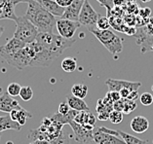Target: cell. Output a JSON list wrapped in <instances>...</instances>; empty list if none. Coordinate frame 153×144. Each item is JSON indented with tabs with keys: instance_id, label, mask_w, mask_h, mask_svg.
<instances>
[{
	"instance_id": "obj_1",
	"label": "cell",
	"mask_w": 153,
	"mask_h": 144,
	"mask_svg": "<svg viewBox=\"0 0 153 144\" xmlns=\"http://www.w3.org/2000/svg\"><path fill=\"white\" fill-rule=\"evenodd\" d=\"M25 16L35 25L39 32L53 33V29L57 24V19L46 9H44L37 1L28 3Z\"/></svg>"
},
{
	"instance_id": "obj_2",
	"label": "cell",
	"mask_w": 153,
	"mask_h": 144,
	"mask_svg": "<svg viewBox=\"0 0 153 144\" xmlns=\"http://www.w3.org/2000/svg\"><path fill=\"white\" fill-rule=\"evenodd\" d=\"M36 41L43 47H45L57 60L66 49H69L74 45V43L76 42V38L73 37L71 39H66L62 37L61 35H56L54 33L39 32Z\"/></svg>"
},
{
	"instance_id": "obj_3",
	"label": "cell",
	"mask_w": 153,
	"mask_h": 144,
	"mask_svg": "<svg viewBox=\"0 0 153 144\" xmlns=\"http://www.w3.org/2000/svg\"><path fill=\"white\" fill-rule=\"evenodd\" d=\"M88 30L96 36V38L105 47V49L112 54L113 56H118L123 51V39L114 33L111 29L100 30L96 27H88Z\"/></svg>"
},
{
	"instance_id": "obj_4",
	"label": "cell",
	"mask_w": 153,
	"mask_h": 144,
	"mask_svg": "<svg viewBox=\"0 0 153 144\" xmlns=\"http://www.w3.org/2000/svg\"><path fill=\"white\" fill-rule=\"evenodd\" d=\"M15 23L17 25L14 33V37L22 40L25 44H29L35 41L39 31L35 25L27 19V17H18Z\"/></svg>"
},
{
	"instance_id": "obj_5",
	"label": "cell",
	"mask_w": 153,
	"mask_h": 144,
	"mask_svg": "<svg viewBox=\"0 0 153 144\" xmlns=\"http://www.w3.org/2000/svg\"><path fill=\"white\" fill-rule=\"evenodd\" d=\"M33 56H34V53H33L31 45L30 44H27L25 48L18 51L17 53L6 56L3 58L6 61L7 64L12 65L13 67L19 70H23L27 66H30L33 60Z\"/></svg>"
},
{
	"instance_id": "obj_6",
	"label": "cell",
	"mask_w": 153,
	"mask_h": 144,
	"mask_svg": "<svg viewBox=\"0 0 153 144\" xmlns=\"http://www.w3.org/2000/svg\"><path fill=\"white\" fill-rule=\"evenodd\" d=\"M29 44L31 45L33 53H34L33 60L30 64L31 67H47L56 60L53 55L36 40Z\"/></svg>"
},
{
	"instance_id": "obj_7",
	"label": "cell",
	"mask_w": 153,
	"mask_h": 144,
	"mask_svg": "<svg viewBox=\"0 0 153 144\" xmlns=\"http://www.w3.org/2000/svg\"><path fill=\"white\" fill-rule=\"evenodd\" d=\"M68 125L71 127L74 132V137H75V140L78 143L90 144L94 142V139H93V130H94L95 126L80 125L74 121H71Z\"/></svg>"
},
{
	"instance_id": "obj_8",
	"label": "cell",
	"mask_w": 153,
	"mask_h": 144,
	"mask_svg": "<svg viewBox=\"0 0 153 144\" xmlns=\"http://www.w3.org/2000/svg\"><path fill=\"white\" fill-rule=\"evenodd\" d=\"M100 16V15L99 13H97L94 10V8L91 6L90 2L88 0H86L80 11L78 21L81 24V25H84V27H96L97 21H98Z\"/></svg>"
},
{
	"instance_id": "obj_9",
	"label": "cell",
	"mask_w": 153,
	"mask_h": 144,
	"mask_svg": "<svg viewBox=\"0 0 153 144\" xmlns=\"http://www.w3.org/2000/svg\"><path fill=\"white\" fill-rule=\"evenodd\" d=\"M81 27V24L78 21H70L65 19H59L57 20L56 27L59 35L66 39H71L74 37L77 29Z\"/></svg>"
},
{
	"instance_id": "obj_10",
	"label": "cell",
	"mask_w": 153,
	"mask_h": 144,
	"mask_svg": "<svg viewBox=\"0 0 153 144\" xmlns=\"http://www.w3.org/2000/svg\"><path fill=\"white\" fill-rule=\"evenodd\" d=\"M105 85L108 87V91L110 92H120L122 89H128L131 92H133V91H139V89L141 86V83L108 78L105 81Z\"/></svg>"
},
{
	"instance_id": "obj_11",
	"label": "cell",
	"mask_w": 153,
	"mask_h": 144,
	"mask_svg": "<svg viewBox=\"0 0 153 144\" xmlns=\"http://www.w3.org/2000/svg\"><path fill=\"white\" fill-rule=\"evenodd\" d=\"M93 139L96 144H126L119 136L106 134L100 130V127H95L93 130Z\"/></svg>"
},
{
	"instance_id": "obj_12",
	"label": "cell",
	"mask_w": 153,
	"mask_h": 144,
	"mask_svg": "<svg viewBox=\"0 0 153 144\" xmlns=\"http://www.w3.org/2000/svg\"><path fill=\"white\" fill-rule=\"evenodd\" d=\"M25 42H23L22 40L18 39L16 37H13L9 39L5 45H3L0 47V56L2 58H4L6 56H9V55H12L17 53L18 51L22 50L23 48L25 47Z\"/></svg>"
},
{
	"instance_id": "obj_13",
	"label": "cell",
	"mask_w": 153,
	"mask_h": 144,
	"mask_svg": "<svg viewBox=\"0 0 153 144\" xmlns=\"http://www.w3.org/2000/svg\"><path fill=\"white\" fill-rule=\"evenodd\" d=\"M15 6L13 0H0V21H16L18 17L15 13Z\"/></svg>"
},
{
	"instance_id": "obj_14",
	"label": "cell",
	"mask_w": 153,
	"mask_h": 144,
	"mask_svg": "<svg viewBox=\"0 0 153 144\" xmlns=\"http://www.w3.org/2000/svg\"><path fill=\"white\" fill-rule=\"evenodd\" d=\"M85 1L86 0H73L71 2V4L65 8L62 19L70 20V21H78L80 11Z\"/></svg>"
},
{
	"instance_id": "obj_15",
	"label": "cell",
	"mask_w": 153,
	"mask_h": 144,
	"mask_svg": "<svg viewBox=\"0 0 153 144\" xmlns=\"http://www.w3.org/2000/svg\"><path fill=\"white\" fill-rule=\"evenodd\" d=\"M137 37V44L140 46L141 53L146 52H153V36L146 34L143 29L141 28L139 30V33L135 34Z\"/></svg>"
},
{
	"instance_id": "obj_16",
	"label": "cell",
	"mask_w": 153,
	"mask_h": 144,
	"mask_svg": "<svg viewBox=\"0 0 153 144\" xmlns=\"http://www.w3.org/2000/svg\"><path fill=\"white\" fill-rule=\"evenodd\" d=\"M22 107L17 99H15L13 97L5 92L0 95V111L5 112V113H10L12 110L20 108Z\"/></svg>"
},
{
	"instance_id": "obj_17",
	"label": "cell",
	"mask_w": 153,
	"mask_h": 144,
	"mask_svg": "<svg viewBox=\"0 0 153 144\" xmlns=\"http://www.w3.org/2000/svg\"><path fill=\"white\" fill-rule=\"evenodd\" d=\"M36 1L38 2L44 9H46L48 12L51 13L55 17L62 18L63 13H65V8L61 7L55 0H36Z\"/></svg>"
},
{
	"instance_id": "obj_18",
	"label": "cell",
	"mask_w": 153,
	"mask_h": 144,
	"mask_svg": "<svg viewBox=\"0 0 153 144\" xmlns=\"http://www.w3.org/2000/svg\"><path fill=\"white\" fill-rule=\"evenodd\" d=\"M9 115L11 117V119L15 122H17L21 127H23V126L27 123V121L28 119H30V118H32L33 116L31 113H29L27 110L24 109L23 107L12 110V111L9 113Z\"/></svg>"
},
{
	"instance_id": "obj_19",
	"label": "cell",
	"mask_w": 153,
	"mask_h": 144,
	"mask_svg": "<svg viewBox=\"0 0 153 144\" xmlns=\"http://www.w3.org/2000/svg\"><path fill=\"white\" fill-rule=\"evenodd\" d=\"M131 128L136 134H143L149 128V122L143 116H136L131 121Z\"/></svg>"
},
{
	"instance_id": "obj_20",
	"label": "cell",
	"mask_w": 153,
	"mask_h": 144,
	"mask_svg": "<svg viewBox=\"0 0 153 144\" xmlns=\"http://www.w3.org/2000/svg\"><path fill=\"white\" fill-rule=\"evenodd\" d=\"M66 101H68L70 109L75 110V111H90L88 104L82 98L74 97L73 95H68L66 97Z\"/></svg>"
},
{
	"instance_id": "obj_21",
	"label": "cell",
	"mask_w": 153,
	"mask_h": 144,
	"mask_svg": "<svg viewBox=\"0 0 153 144\" xmlns=\"http://www.w3.org/2000/svg\"><path fill=\"white\" fill-rule=\"evenodd\" d=\"M22 127L19 125L17 122L13 121L11 119L10 115L8 116H0V134L4 131H8V130H13V131H20Z\"/></svg>"
},
{
	"instance_id": "obj_22",
	"label": "cell",
	"mask_w": 153,
	"mask_h": 144,
	"mask_svg": "<svg viewBox=\"0 0 153 144\" xmlns=\"http://www.w3.org/2000/svg\"><path fill=\"white\" fill-rule=\"evenodd\" d=\"M97 118L90 111H80L77 113V115L74 118V122L80 125H90L95 126Z\"/></svg>"
},
{
	"instance_id": "obj_23",
	"label": "cell",
	"mask_w": 153,
	"mask_h": 144,
	"mask_svg": "<svg viewBox=\"0 0 153 144\" xmlns=\"http://www.w3.org/2000/svg\"><path fill=\"white\" fill-rule=\"evenodd\" d=\"M113 110L112 106H107L102 102V99H99L96 107V111L98 113V119L100 121H106L109 119V114Z\"/></svg>"
},
{
	"instance_id": "obj_24",
	"label": "cell",
	"mask_w": 153,
	"mask_h": 144,
	"mask_svg": "<svg viewBox=\"0 0 153 144\" xmlns=\"http://www.w3.org/2000/svg\"><path fill=\"white\" fill-rule=\"evenodd\" d=\"M118 131L119 136H121V138L124 140L126 144H147L148 143V140L140 139L139 137H137V136L129 134L122 131Z\"/></svg>"
},
{
	"instance_id": "obj_25",
	"label": "cell",
	"mask_w": 153,
	"mask_h": 144,
	"mask_svg": "<svg viewBox=\"0 0 153 144\" xmlns=\"http://www.w3.org/2000/svg\"><path fill=\"white\" fill-rule=\"evenodd\" d=\"M71 95L76 97L84 99L88 95V87L81 83L74 84L71 87Z\"/></svg>"
},
{
	"instance_id": "obj_26",
	"label": "cell",
	"mask_w": 153,
	"mask_h": 144,
	"mask_svg": "<svg viewBox=\"0 0 153 144\" xmlns=\"http://www.w3.org/2000/svg\"><path fill=\"white\" fill-rule=\"evenodd\" d=\"M62 69L68 73H72L77 69V61L73 58H66L62 61Z\"/></svg>"
},
{
	"instance_id": "obj_27",
	"label": "cell",
	"mask_w": 153,
	"mask_h": 144,
	"mask_svg": "<svg viewBox=\"0 0 153 144\" xmlns=\"http://www.w3.org/2000/svg\"><path fill=\"white\" fill-rule=\"evenodd\" d=\"M20 97L23 99L24 101H29L33 97V91L29 86H25L22 87L21 93H20Z\"/></svg>"
},
{
	"instance_id": "obj_28",
	"label": "cell",
	"mask_w": 153,
	"mask_h": 144,
	"mask_svg": "<svg viewBox=\"0 0 153 144\" xmlns=\"http://www.w3.org/2000/svg\"><path fill=\"white\" fill-rule=\"evenodd\" d=\"M123 118H124V113L113 109L109 114V119L108 120H109L112 124L117 125V124H120L123 121Z\"/></svg>"
},
{
	"instance_id": "obj_29",
	"label": "cell",
	"mask_w": 153,
	"mask_h": 144,
	"mask_svg": "<svg viewBox=\"0 0 153 144\" xmlns=\"http://www.w3.org/2000/svg\"><path fill=\"white\" fill-rule=\"evenodd\" d=\"M111 27L110 24V21L108 20L107 17H103V16H100L98 21H97L96 27L100 29V30H105V29H109Z\"/></svg>"
},
{
	"instance_id": "obj_30",
	"label": "cell",
	"mask_w": 153,
	"mask_h": 144,
	"mask_svg": "<svg viewBox=\"0 0 153 144\" xmlns=\"http://www.w3.org/2000/svg\"><path fill=\"white\" fill-rule=\"evenodd\" d=\"M21 89L22 86L18 83H11L8 88H7V93H8L11 97H20V93H21Z\"/></svg>"
},
{
	"instance_id": "obj_31",
	"label": "cell",
	"mask_w": 153,
	"mask_h": 144,
	"mask_svg": "<svg viewBox=\"0 0 153 144\" xmlns=\"http://www.w3.org/2000/svg\"><path fill=\"white\" fill-rule=\"evenodd\" d=\"M137 108V103L134 100H130V99L125 98L124 101V108H123V113L130 114L132 113L134 110Z\"/></svg>"
},
{
	"instance_id": "obj_32",
	"label": "cell",
	"mask_w": 153,
	"mask_h": 144,
	"mask_svg": "<svg viewBox=\"0 0 153 144\" xmlns=\"http://www.w3.org/2000/svg\"><path fill=\"white\" fill-rule=\"evenodd\" d=\"M140 103L144 106H149L153 103V95L150 93H143L140 95Z\"/></svg>"
},
{
	"instance_id": "obj_33",
	"label": "cell",
	"mask_w": 153,
	"mask_h": 144,
	"mask_svg": "<svg viewBox=\"0 0 153 144\" xmlns=\"http://www.w3.org/2000/svg\"><path fill=\"white\" fill-rule=\"evenodd\" d=\"M100 6L102 7H105L106 10H107V13L109 14V12L112 10L113 6H114V3H113V0H97Z\"/></svg>"
},
{
	"instance_id": "obj_34",
	"label": "cell",
	"mask_w": 153,
	"mask_h": 144,
	"mask_svg": "<svg viewBox=\"0 0 153 144\" xmlns=\"http://www.w3.org/2000/svg\"><path fill=\"white\" fill-rule=\"evenodd\" d=\"M70 107L68 105V101H62L61 104L59 105V110H58V113L62 114V115H65L70 111Z\"/></svg>"
},
{
	"instance_id": "obj_35",
	"label": "cell",
	"mask_w": 153,
	"mask_h": 144,
	"mask_svg": "<svg viewBox=\"0 0 153 144\" xmlns=\"http://www.w3.org/2000/svg\"><path fill=\"white\" fill-rule=\"evenodd\" d=\"M106 97L109 98L113 103L115 101L119 100V99H121V95H120V94H119V92H110V91H108V93L106 94Z\"/></svg>"
},
{
	"instance_id": "obj_36",
	"label": "cell",
	"mask_w": 153,
	"mask_h": 144,
	"mask_svg": "<svg viewBox=\"0 0 153 144\" xmlns=\"http://www.w3.org/2000/svg\"><path fill=\"white\" fill-rule=\"evenodd\" d=\"M140 15L141 18H143V19H149V17H150V15H151V10L149 8L140 9Z\"/></svg>"
},
{
	"instance_id": "obj_37",
	"label": "cell",
	"mask_w": 153,
	"mask_h": 144,
	"mask_svg": "<svg viewBox=\"0 0 153 144\" xmlns=\"http://www.w3.org/2000/svg\"><path fill=\"white\" fill-rule=\"evenodd\" d=\"M55 1L57 2L61 7H62V8H66V7H68L70 4H71V2L73 0H55Z\"/></svg>"
},
{
	"instance_id": "obj_38",
	"label": "cell",
	"mask_w": 153,
	"mask_h": 144,
	"mask_svg": "<svg viewBox=\"0 0 153 144\" xmlns=\"http://www.w3.org/2000/svg\"><path fill=\"white\" fill-rule=\"evenodd\" d=\"M137 98H140V95L137 91L131 92L130 95H128V97H127V99H130V100H134V101H136Z\"/></svg>"
},
{
	"instance_id": "obj_39",
	"label": "cell",
	"mask_w": 153,
	"mask_h": 144,
	"mask_svg": "<svg viewBox=\"0 0 153 144\" xmlns=\"http://www.w3.org/2000/svg\"><path fill=\"white\" fill-rule=\"evenodd\" d=\"M131 91L128 90V89H122V90L119 92V94L121 95V98H127L128 97V95H130Z\"/></svg>"
},
{
	"instance_id": "obj_40",
	"label": "cell",
	"mask_w": 153,
	"mask_h": 144,
	"mask_svg": "<svg viewBox=\"0 0 153 144\" xmlns=\"http://www.w3.org/2000/svg\"><path fill=\"white\" fill-rule=\"evenodd\" d=\"M29 144H51L48 140H41V139H37L34 141H31Z\"/></svg>"
},
{
	"instance_id": "obj_41",
	"label": "cell",
	"mask_w": 153,
	"mask_h": 144,
	"mask_svg": "<svg viewBox=\"0 0 153 144\" xmlns=\"http://www.w3.org/2000/svg\"><path fill=\"white\" fill-rule=\"evenodd\" d=\"M32 1H36V0H13V2L15 3V5L19 4V3H28L32 2Z\"/></svg>"
},
{
	"instance_id": "obj_42",
	"label": "cell",
	"mask_w": 153,
	"mask_h": 144,
	"mask_svg": "<svg viewBox=\"0 0 153 144\" xmlns=\"http://www.w3.org/2000/svg\"><path fill=\"white\" fill-rule=\"evenodd\" d=\"M3 32H4V27H3L2 25H0V37H1V35L3 34Z\"/></svg>"
},
{
	"instance_id": "obj_43",
	"label": "cell",
	"mask_w": 153,
	"mask_h": 144,
	"mask_svg": "<svg viewBox=\"0 0 153 144\" xmlns=\"http://www.w3.org/2000/svg\"><path fill=\"white\" fill-rule=\"evenodd\" d=\"M141 2H143V3H147V2H149V1H151V0H140Z\"/></svg>"
},
{
	"instance_id": "obj_44",
	"label": "cell",
	"mask_w": 153,
	"mask_h": 144,
	"mask_svg": "<svg viewBox=\"0 0 153 144\" xmlns=\"http://www.w3.org/2000/svg\"><path fill=\"white\" fill-rule=\"evenodd\" d=\"M6 144H13V143H12V141H8Z\"/></svg>"
},
{
	"instance_id": "obj_45",
	"label": "cell",
	"mask_w": 153,
	"mask_h": 144,
	"mask_svg": "<svg viewBox=\"0 0 153 144\" xmlns=\"http://www.w3.org/2000/svg\"><path fill=\"white\" fill-rule=\"evenodd\" d=\"M0 139H1V134H0Z\"/></svg>"
},
{
	"instance_id": "obj_46",
	"label": "cell",
	"mask_w": 153,
	"mask_h": 144,
	"mask_svg": "<svg viewBox=\"0 0 153 144\" xmlns=\"http://www.w3.org/2000/svg\"><path fill=\"white\" fill-rule=\"evenodd\" d=\"M152 90H153V87H152Z\"/></svg>"
}]
</instances>
